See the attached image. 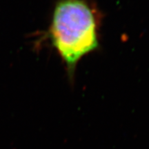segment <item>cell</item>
<instances>
[{
  "label": "cell",
  "mask_w": 149,
  "mask_h": 149,
  "mask_svg": "<svg viewBox=\"0 0 149 149\" xmlns=\"http://www.w3.org/2000/svg\"><path fill=\"white\" fill-rule=\"evenodd\" d=\"M100 15L89 0H58L46 37L72 79L79 61L100 48Z\"/></svg>",
  "instance_id": "6da1fadb"
}]
</instances>
